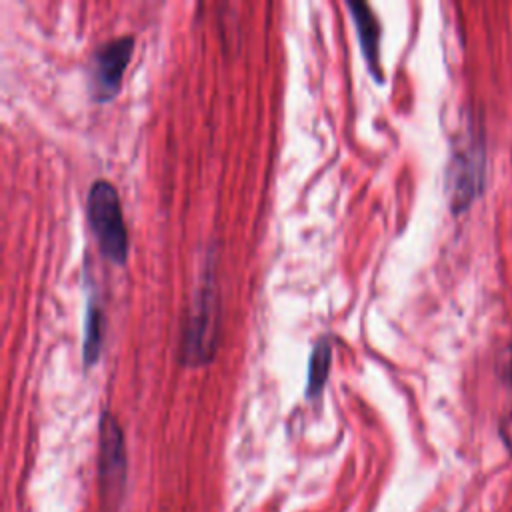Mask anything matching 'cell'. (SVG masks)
<instances>
[{
    "mask_svg": "<svg viewBox=\"0 0 512 512\" xmlns=\"http://www.w3.org/2000/svg\"><path fill=\"white\" fill-rule=\"evenodd\" d=\"M218 328V298L212 258H206L202 282L196 288L186 330L182 336V360L188 366H204L212 360Z\"/></svg>",
    "mask_w": 512,
    "mask_h": 512,
    "instance_id": "cell-1",
    "label": "cell"
},
{
    "mask_svg": "<svg viewBox=\"0 0 512 512\" xmlns=\"http://www.w3.org/2000/svg\"><path fill=\"white\" fill-rule=\"evenodd\" d=\"M86 214L100 254L112 264L128 258V232L116 188L108 180L92 182L86 198Z\"/></svg>",
    "mask_w": 512,
    "mask_h": 512,
    "instance_id": "cell-2",
    "label": "cell"
},
{
    "mask_svg": "<svg viewBox=\"0 0 512 512\" xmlns=\"http://www.w3.org/2000/svg\"><path fill=\"white\" fill-rule=\"evenodd\" d=\"M134 52V36H118L100 44L90 58L88 90L94 102H110L122 86V76Z\"/></svg>",
    "mask_w": 512,
    "mask_h": 512,
    "instance_id": "cell-3",
    "label": "cell"
},
{
    "mask_svg": "<svg viewBox=\"0 0 512 512\" xmlns=\"http://www.w3.org/2000/svg\"><path fill=\"white\" fill-rule=\"evenodd\" d=\"M98 480L104 504L116 506L126 482V448L118 420L104 412L98 432Z\"/></svg>",
    "mask_w": 512,
    "mask_h": 512,
    "instance_id": "cell-4",
    "label": "cell"
},
{
    "mask_svg": "<svg viewBox=\"0 0 512 512\" xmlns=\"http://www.w3.org/2000/svg\"><path fill=\"white\" fill-rule=\"evenodd\" d=\"M482 160L476 154L474 146H468L462 152H456L452 156L450 168H448V190H450V202L454 210H464L466 204L474 198L478 190V182L482 176Z\"/></svg>",
    "mask_w": 512,
    "mask_h": 512,
    "instance_id": "cell-5",
    "label": "cell"
},
{
    "mask_svg": "<svg viewBox=\"0 0 512 512\" xmlns=\"http://www.w3.org/2000/svg\"><path fill=\"white\" fill-rule=\"evenodd\" d=\"M346 8L350 10L352 24L356 28V36L360 42L362 56L366 60L368 72L376 82H382V68H380V24L376 20V14L366 2H346Z\"/></svg>",
    "mask_w": 512,
    "mask_h": 512,
    "instance_id": "cell-6",
    "label": "cell"
},
{
    "mask_svg": "<svg viewBox=\"0 0 512 512\" xmlns=\"http://www.w3.org/2000/svg\"><path fill=\"white\" fill-rule=\"evenodd\" d=\"M102 348V308L98 302L96 288H88V298H86V310H84V336H82V360L84 366H92Z\"/></svg>",
    "mask_w": 512,
    "mask_h": 512,
    "instance_id": "cell-7",
    "label": "cell"
},
{
    "mask_svg": "<svg viewBox=\"0 0 512 512\" xmlns=\"http://www.w3.org/2000/svg\"><path fill=\"white\" fill-rule=\"evenodd\" d=\"M330 364H332V340L328 336H320L308 360V380H306L308 400H314L322 394L330 374Z\"/></svg>",
    "mask_w": 512,
    "mask_h": 512,
    "instance_id": "cell-8",
    "label": "cell"
}]
</instances>
